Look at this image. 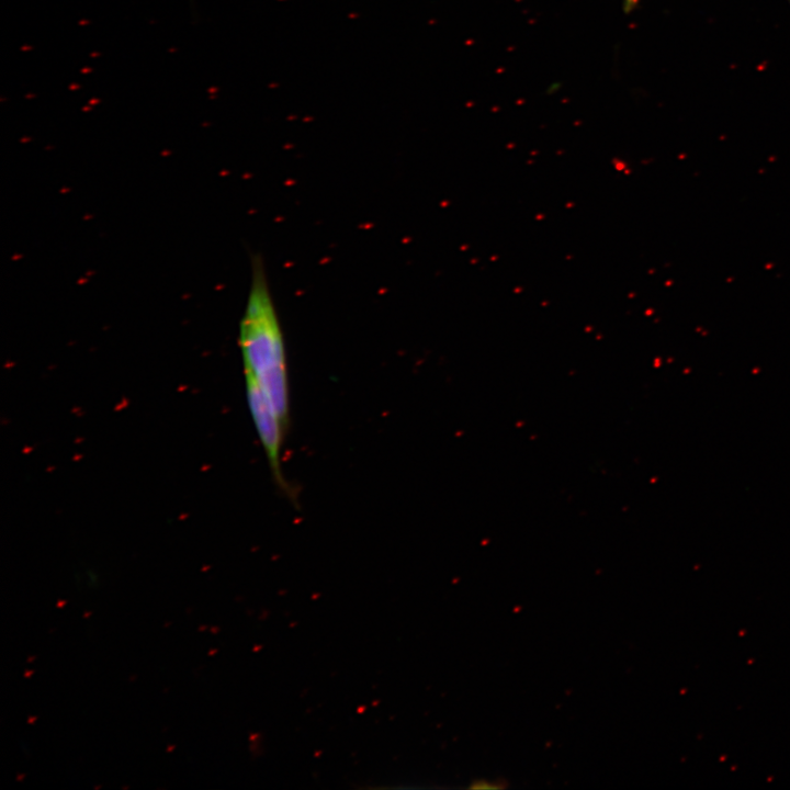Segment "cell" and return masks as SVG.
Segmentation results:
<instances>
[{"label": "cell", "instance_id": "obj_4", "mask_svg": "<svg viewBox=\"0 0 790 790\" xmlns=\"http://www.w3.org/2000/svg\"><path fill=\"white\" fill-rule=\"evenodd\" d=\"M639 2H640V0H624L623 1L624 12L632 11L637 5Z\"/></svg>", "mask_w": 790, "mask_h": 790}, {"label": "cell", "instance_id": "obj_2", "mask_svg": "<svg viewBox=\"0 0 790 790\" xmlns=\"http://www.w3.org/2000/svg\"><path fill=\"white\" fill-rule=\"evenodd\" d=\"M247 399L257 432L269 461L273 478L286 487L281 470L282 435L285 425L279 418L257 382L246 376Z\"/></svg>", "mask_w": 790, "mask_h": 790}, {"label": "cell", "instance_id": "obj_1", "mask_svg": "<svg viewBox=\"0 0 790 790\" xmlns=\"http://www.w3.org/2000/svg\"><path fill=\"white\" fill-rule=\"evenodd\" d=\"M239 346L246 376L253 379L286 426L289 384L284 340L269 290L264 267L252 262V275L239 326Z\"/></svg>", "mask_w": 790, "mask_h": 790}, {"label": "cell", "instance_id": "obj_3", "mask_svg": "<svg viewBox=\"0 0 790 790\" xmlns=\"http://www.w3.org/2000/svg\"><path fill=\"white\" fill-rule=\"evenodd\" d=\"M498 785H494V782H489L488 780H481L476 781L472 785V788L475 789H490V788H498Z\"/></svg>", "mask_w": 790, "mask_h": 790}]
</instances>
